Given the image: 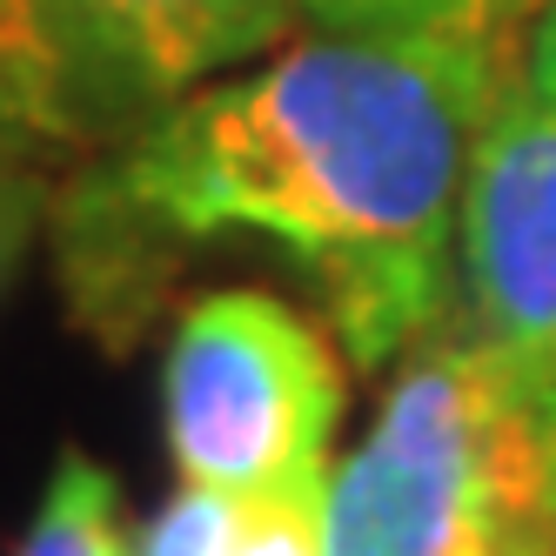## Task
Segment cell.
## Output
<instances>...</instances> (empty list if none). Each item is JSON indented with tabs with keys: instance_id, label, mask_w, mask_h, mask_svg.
Returning a JSON list of instances; mask_svg holds the SVG:
<instances>
[{
	"instance_id": "6da1fadb",
	"label": "cell",
	"mask_w": 556,
	"mask_h": 556,
	"mask_svg": "<svg viewBox=\"0 0 556 556\" xmlns=\"http://www.w3.org/2000/svg\"><path fill=\"white\" fill-rule=\"evenodd\" d=\"M503 34H308L108 141L61 194L74 308L94 329H128L188 249L255 235L308 268L355 363L443 336Z\"/></svg>"
},
{
	"instance_id": "7a4b0ae2",
	"label": "cell",
	"mask_w": 556,
	"mask_h": 556,
	"mask_svg": "<svg viewBox=\"0 0 556 556\" xmlns=\"http://www.w3.org/2000/svg\"><path fill=\"white\" fill-rule=\"evenodd\" d=\"M536 509L543 409L443 329L409 349L376 429L329 476V556H476Z\"/></svg>"
},
{
	"instance_id": "3957f363",
	"label": "cell",
	"mask_w": 556,
	"mask_h": 556,
	"mask_svg": "<svg viewBox=\"0 0 556 556\" xmlns=\"http://www.w3.org/2000/svg\"><path fill=\"white\" fill-rule=\"evenodd\" d=\"M342 363L289 302L262 289L202 295L162 363V429L175 476L222 496L329 490Z\"/></svg>"
},
{
	"instance_id": "277c9868",
	"label": "cell",
	"mask_w": 556,
	"mask_h": 556,
	"mask_svg": "<svg viewBox=\"0 0 556 556\" xmlns=\"http://www.w3.org/2000/svg\"><path fill=\"white\" fill-rule=\"evenodd\" d=\"M463 336L556 409V0H523L476 122L456 222Z\"/></svg>"
},
{
	"instance_id": "5b68a950",
	"label": "cell",
	"mask_w": 556,
	"mask_h": 556,
	"mask_svg": "<svg viewBox=\"0 0 556 556\" xmlns=\"http://www.w3.org/2000/svg\"><path fill=\"white\" fill-rule=\"evenodd\" d=\"M81 141H122L275 48L295 0H34Z\"/></svg>"
},
{
	"instance_id": "8992f818",
	"label": "cell",
	"mask_w": 556,
	"mask_h": 556,
	"mask_svg": "<svg viewBox=\"0 0 556 556\" xmlns=\"http://www.w3.org/2000/svg\"><path fill=\"white\" fill-rule=\"evenodd\" d=\"M135 556H329V490L222 496L181 483L135 536Z\"/></svg>"
},
{
	"instance_id": "52a82bcc",
	"label": "cell",
	"mask_w": 556,
	"mask_h": 556,
	"mask_svg": "<svg viewBox=\"0 0 556 556\" xmlns=\"http://www.w3.org/2000/svg\"><path fill=\"white\" fill-rule=\"evenodd\" d=\"M0 141L34 154V162L61 148H81L34 0H0Z\"/></svg>"
},
{
	"instance_id": "ba28073f",
	"label": "cell",
	"mask_w": 556,
	"mask_h": 556,
	"mask_svg": "<svg viewBox=\"0 0 556 556\" xmlns=\"http://www.w3.org/2000/svg\"><path fill=\"white\" fill-rule=\"evenodd\" d=\"M21 556H135V536L122 523V490L94 456L67 450L54 463L41 509L21 536Z\"/></svg>"
},
{
	"instance_id": "9c48e42d",
	"label": "cell",
	"mask_w": 556,
	"mask_h": 556,
	"mask_svg": "<svg viewBox=\"0 0 556 556\" xmlns=\"http://www.w3.org/2000/svg\"><path fill=\"white\" fill-rule=\"evenodd\" d=\"M523 0H295L315 34H450V27H509Z\"/></svg>"
},
{
	"instance_id": "30bf717a",
	"label": "cell",
	"mask_w": 556,
	"mask_h": 556,
	"mask_svg": "<svg viewBox=\"0 0 556 556\" xmlns=\"http://www.w3.org/2000/svg\"><path fill=\"white\" fill-rule=\"evenodd\" d=\"M41 222H48V181H41V162L0 141V295H8V282H14L21 255L34 249Z\"/></svg>"
},
{
	"instance_id": "8fae6325",
	"label": "cell",
	"mask_w": 556,
	"mask_h": 556,
	"mask_svg": "<svg viewBox=\"0 0 556 556\" xmlns=\"http://www.w3.org/2000/svg\"><path fill=\"white\" fill-rule=\"evenodd\" d=\"M476 556H556V530H549V516H509L503 530H490V543L476 549Z\"/></svg>"
},
{
	"instance_id": "7c38bea8",
	"label": "cell",
	"mask_w": 556,
	"mask_h": 556,
	"mask_svg": "<svg viewBox=\"0 0 556 556\" xmlns=\"http://www.w3.org/2000/svg\"><path fill=\"white\" fill-rule=\"evenodd\" d=\"M543 509L556 530V409H543Z\"/></svg>"
}]
</instances>
